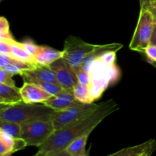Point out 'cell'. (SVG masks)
<instances>
[{
    "instance_id": "1",
    "label": "cell",
    "mask_w": 156,
    "mask_h": 156,
    "mask_svg": "<svg viewBox=\"0 0 156 156\" xmlns=\"http://www.w3.org/2000/svg\"><path fill=\"white\" fill-rule=\"evenodd\" d=\"M119 109L118 105L114 100L101 103L98 109L91 115L71 125L56 129L48 140L38 148L36 156H42L50 152L64 150L69 145L81 136L91 133L98 125Z\"/></svg>"
},
{
    "instance_id": "2",
    "label": "cell",
    "mask_w": 156,
    "mask_h": 156,
    "mask_svg": "<svg viewBox=\"0 0 156 156\" xmlns=\"http://www.w3.org/2000/svg\"><path fill=\"white\" fill-rule=\"evenodd\" d=\"M58 111L44 104H27L13 105H1L0 120L15 122L21 124L34 120H53Z\"/></svg>"
},
{
    "instance_id": "3",
    "label": "cell",
    "mask_w": 156,
    "mask_h": 156,
    "mask_svg": "<svg viewBox=\"0 0 156 156\" xmlns=\"http://www.w3.org/2000/svg\"><path fill=\"white\" fill-rule=\"evenodd\" d=\"M89 74L88 85L94 101L100 98L104 91L120 78V70L116 63H108L101 57L94 59L87 71Z\"/></svg>"
},
{
    "instance_id": "4",
    "label": "cell",
    "mask_w": 156,
    "mask_h": 156,
    "mask_svg": "<svg viewBox=\"0 0 156 156\" xmlns=\"http://www.w3.org/2000/svg\"><path fill=\"white\" fill-rule=\"evenodd\" d=\"M155 19L147 9L140 8L136 27L129 44V49L144 53L146 47L150 44L155 27Z\"/></svg>"
},
{
    "instance_id": "5",
    "label": "cell",
    "mask_w": 156,
    "mask_h": 156,
    "mask_svg": "<svg viewBox=\"0 0 156 156\" xmlns=\"http://www.w3.org/2000/svg\"><path fill=\"white\" fill-rule=\"evenodd\" d=\"M21 139L27 146L39 148L54 133L52 120H34L21 123Z\"/></svg>"
},
{
    "instance_id": "6",
    "label": "cell",
    "mask_w": 156,
    "mask_h": 156,
    "mask_svg": "<svg viewBox=\"0 0 156 156\" xmlns=\"http://www.w3.org/2000/svg\"><path fill=\"white\" fill-rule=\"evenodd\" d=\"M98 45L89 44L75 36H69L64 43L63 59L73 68L82 66L85 58Z\"/></svg>"
},
{
    "instance_id": "7",
    "label": "cell",
    "mask_w": 156,
    "mask_h": 156,
    "mask_svg": "<svg viewBox=\"0 0 156 156\" xmlns=\"http://www.w3.org/2000/svg\"><path fill=\"white\" fill-rule=\"evenodd\" d=\"M101 106L100 104H82L72 106L64 111H59L52 120L55 130L62 129L79 120L85 118L97 111Z\"/></svg>"
},
{
    "instance_id": "8",
    "label": "cell",
    "mask_w": 156,
    "mask_h": 156,
    "mask_svg": "<svg viewBox=\"0 0 156 156\" xmlns=\"http://www.w3.org/2000/svg\"><path fill=\"white\" fill-rule=\"evenodd\" d=\"M50 67L54 73L59 85L65 91L73 92V88L79 83L74 69L63 58L53 62Z\"/></svg>"
},
{
    "instance_id": "9",
    "label": "cell",
    "mask_w": 156,
    "mask_h": 156,
    "mask_svg": "<svg viewBox=\"0 0 156 156\" xmlns=\"http://www.w3.org/2000/svg\"><path fill=\"white\" fill-rule=\"evenodd\" d=\"M24 82L34 83L35 82H51V83H58L56 76L50 66H42L37 64L31 69H27L21 73Z\"/></svg>"
},
{
    "instance_id": "10",
    "label": "cell",
    "mask_w": 156,
    "mask_h": 156,
    "mask_svg": "<svg viewBox=\"0 0 156 156\" xmlns=\"http://www.w3.org/2000/svg\"><path fill=\"white\" fill-rule=\"evenodd\" d=\"M20 91L23 101L27 104H43L51 97L40 86L29 82H24Z\"/></svg>"
},
{
    "instance_id": "11",
    "label": "cell",
    "mask_w": 156,
    "mask_h": 156,
    "mask_svg": "<svg viewBox=\"0 0 156 156\" xmlns=\"http://www.w3.org/2000/svg\"><path fill=\"white\" fill-rule=\"evenodd\" d=\"M79 103L80 102L76 100L73 92L63 91L56 95L51 96L43 104L59 112Z\"/></svg>"
},
{
    "instance_id": "12",
    "label": "cell",
    "mask_w": 156,
    "mask_h": 156,
    "mask_svg": "<svg viewBox=\"0 0 156 156\" xmlns=\"http://www.w3.org/2000/svg\"><path fill=\"white\" fill-rule=\"evenodd\" d=\"M25 147L27 145L22 139H15L0 131V156H11Z\"/></svg>"
},
{
    "instance_id": "13",
    "label": "cell",
    "mask_w": 156,
    "mask_h": 156,
    "mask_svg": "<svg viewBox=\"0 0 156 156\" xmlns=\"http://www.w3.org/2000/svg\"><path fill=\"white\" fill-rule=\"evenodd\" d=\"M63 57V51L55 50L49 47L40 46L37 53L34 56L36 64L42 66H50L57 59Z\"/></svg>"
},
{
    "instance_id": "14",
    "label": "cell",
    "mask_w": 156,
    "mask_h": 156,
    "mask_svg": "<svg viewBox=\"0 0 156 156\" xmlns=\"http://www.w3.org/2000/svg\"><path fill=\"white\" fill-rule=\"evenodd\" d=\"M23 101L20 88L17 86L0 84V103L3 105H13Z\"/></svg>"
},
{
    "instance_id": "15",
    "label": "cell",
    "mask_w": 156,
    "mask_h": 156,
    "mask_svg": "<svg viewBox=\"0 0 156 156\" xmlns=\"http://www.w3.org/2000/svg\"><path fill=\"white\" fill-rule=\"evenodd\" d=\"M10 47L11 56L18 60L22 61V62H27V63L36 64L34 62V58L30 56L27 51L24 49L21 45V42H18L15 39L5 40Z\"/></svg>"
},
{
    "instance_id": "16",
    "label": "cell",
    "mask_w": 156,
    "mask_h": 156,
    "mask_svg": "<svg viewBox=\"0 0 156 156\" xmlns=\"http://www.w3.org/2000/svg\"><path fill=\"white\" fill-rule=\"evenodd\" d=\"M155 143H156L155 140H148L142 144L125 148V149H121L115 153L108 156H140Z\"/></svg>"
},
{
    "instance_id": "17",
    "label": "cell",
    "mask_w": 156,
    "mask_h": 156,
    "mask_svg": "<svg viewBox=\"0 0 156 156\" xmlns=\"http://www.w3.org/2000/svg\"><path fill=\"white\" fill-rule=\"evenodd\" d=\"M91 133H88L84 135L81 136L79 138L73 140L71 143L66 149V150L71 155V156H76L81 155L86 152L85 150V146H86L87 141Z\"/></svg>"
},
{
    "instance_id": "18",
    "label": "cell",
    "mask_w": 156,
    "mask_h": 156,
    "mask_svg": "<svg viewBox=\"0 0 156 156\" xmlns=\"http://www.w3.org/2000/svg\"><path fill=\"white\" fill-rule=\"evenodd\" d=\"M73 94L79 102L82 104L94 103V99L91 96L88 85H84L78 83L73 88Z\"/></svg>"
},
{
    "instance_id": "19",
    "label": "cell",
    "mask_w": 156,
    "mask_h": 156,
    "mask_svg": "<svg viewBox=\"0 0 156 156\" xmlns=\"http://www.w3.org/2000/svg\"><path fill=\"white\" fill-rule=\"evenodd\" d=\"M0 131L15 139L21 138V126L15 122L0 120Z\"/></svg>"
},
{
    "instance_id": "20",
    "label": "cell",
    "mask_w": 156,
    "mask_h": 156,
    "mask_svg": "<svg viewBox=\"0 0 156 156\" xmlns=\"http://www.w3.org/2000/svg\"><path fill=\"white\" fill-rule=\"evenodd\" d=\"M33 84H35V85L40 86L51 96H55L56 94H59V93L62 92L63 91H65L59 84L44 82H35Z\"/></svg>"
},
{
    "instance_id": "21",
    "label": "cell",
    "mask_w": 156,
    "mask_h": 156,
    "mask_svg": "<svg viewBox=\"0 0 156 156\" xmlns=\"http://www.w3.org/2000/svg\"><path fill=\"white\" fill-rule=\"evenodd\" d=\"M0 39H13V36L9 28V21L5 17L0 18Z\"/></svg>"
},
{
    "instance_id": "22",
    "label": "cell",
    "mask_w": 156,
    "mask_h": 156,
    "mask_svg": "<svg viewBox=\"0 0 156 156\" xmlns=\"http://www.w3.org/2000/svg\"><path fill=\"white\" fill-rule=\"evenodd\" d=\"M74 69L75 72L76 73V76H77L78 81H79V83L82 84L84 85H89L90 84V78H89V74H88V72L85 71L82 66L77 67V68H73Z\"/></svg>"
},
{
    "instance_id": "23",
    "label": "cell",
    "mask_w": 156,
    "mask_h": 156,
    "mask_svg": "<svg viewBox=\"0 0 156 156\" xmlns=\"http://www.w3.org/2000/svg\"><path fill=\"white\" fill-rule=\"evenodd\" d=\"M21 45H22V47H24V50H25L30 56L34 57L36 53H37L40 46L35 44L34 43L32 42L31 41H23V42H21Z\"/></svg>"
},
{
    "instance_id": "24",
    "label": "cell",
    "mask_w": 156,
    "mask_h": 156,
    "mask_svg": "<svg viewBox=\"0 0 156 156\" xmlns=\"http://www.w3.org/2000/svg\"><path fill=\"white\" fill-rule=\"evenodd\" d=\"M12 76H13V75L0 69V84L16 86L15 81L12 79Z\"/></svg>"
},
{
    "instance_id": "25",
    "label": "cell",
    "mask_w": 156,
    "mask_h": 156,
    "mask_svg": "<svg viewBox=\"0 0 156 156\" xmlns=\"http://www.w3.org/2000/svg\"><path fill=\"white\" fill-rule=\"evenodd\" d=\"M144 53L150 63L156 62V46L149 44L145 50Z\"/></svg>"
},
{
    "instance_id": "26",
    "label": "cell",
    "mask_w": 156,
    "mask_h": 156,
    "mask_svg": "<svg viewBox=\"0 0 156 156\" xmlns=\"http://www.w3.org/2000/svg\"><path fill=\"white\" fill-rule=\"evenodd\" d=\"M0 54L11 56L10 47L5 40L0 39Z\"/></svg>"
},
{
    "instance_id": "27",
    "label": "cell",
    "mask_w": 156,
    "mask_h": 156,
    "mask_svg": "<svg viewBox=\"0 0 156 156\" xmlns=\"http://www.w3.org/2000/svg\"><path fill=\"white\" fill-rule=\"evenodd\" d=\"M142 8H144V9L149 10L151 12V14L153 15V17L155 18L156 21V0H154V1L148 3L147 5H146Z\"/></svg>"
},
{
    "instance_id": "28",
    "label": "cell",
    "mask_w": 156,
    "mask_h": 156,
    "mask_svg": "<svg viewBox=\"0 0 156 156\" xmlns=\"http://www.w3.org/2000/svg\"><path fill=\"white\" fill-rule=\"evenodd\" d=\"M42 156H71V155L66 149H64V150L57 151V152H50V153L46 154V155H44Z\"/></svg>"
},
{
    "instance_id": "29",
    "label": "cell",
    "mask_w": 156,
    "mask_h": 156,
    "mask_svg": "<svg viewBox=\"0 0 156 156\" xmlns=\"http://www.w3.org/2000/svg\"><path fill=\"white\" fill-rule=\"evenodd\" d=\"M155 147H156V143H155L154 145H152V146H151L148 150H146L144 153L142 154L140 156H151L152 155V153H153L154 151H155Z\"/></svg>"
},
{
    "instance_id": "30",
    "label": "cell",
    "mask_w": 156,
    "mask_h": 156,
    "mask_svg": "<svg viewBox=\"0 0 156 156\" xmlns=\"http://www.w3.org/2000/svg\"><path fill=\"white\" fill-rule=\"evenodd\" d=\"M150 44H152V45H154V46H156V21H155V27H154L153 33H152V38H151Z\"/></svg>"
},
{
    "instance_id": "31",
    "label": "cell",
    "mask_w": 156,
    "mask_h": 156,
    "mask_svg": "<svg viewBox=\"0 0 156 156\" xmlns=\"http://www.w3.org/2000/svg\"><path fill=\"white\" fill-rule=\"evenodd\" d=\"M154 1V0H140V8L143 7L146 5H147L148 3Z\"/></svg>"
},
{
    "instance_id": "32",
    "label": "cell",
    "mask_w": 156,
    "mask_h": 156,
    "mask_svg": "<svg viewBox=\"0 0 156 156\" xmlns=\"http://www.w3.org/2000/svg\"><path fill=\"white\" fill-rule=\"evenodd\" d=\"M76 156H89V155H88V152H84V153L81 154V155H76Z\"/></svg>"
},
{
    "instance_id": "33",
    "label": "cell",
    "mask_w": 156,
    "mask_h": 156,
    "mask_svg": "<svg viewBox=\"0 0 156 156\" xmlns=\"http://www.w3.org/2000/svg\"><path fill=\"white\" fill-rule=\"evenodd\" d=\"M151 64H152V65L153 66H155V68H156V62H152V63H151Z\"/></svg>"
},
{
    "instance_id": "34",
    "label": "cell",
    "mask_w": 156,
    "mask_h": 156,
    "mask_svg": "<svg viewBox=\"0 0 156 156\" xmlns=\"http://www.w3.org/2000/svg\"><path fill=\"white\" fill-rule=\"evenodd\" d=\"M3 1V0H0V2H2Z\"/></svg>"
},
{
    "instance_id": "35",
    "label": "cell",
    "mask_w": 156,
    "mask_h": 156,
    "mask_svg": "<svg viewBox=\"0 0 156 156\" xmlns=\"http://www.w3.org/2000/svg\"><path fill=\"white\" fill-rule=\"evenodd\" d=\"M34 156H35V155H34Z\"/></svg>"
}]
</instances>
